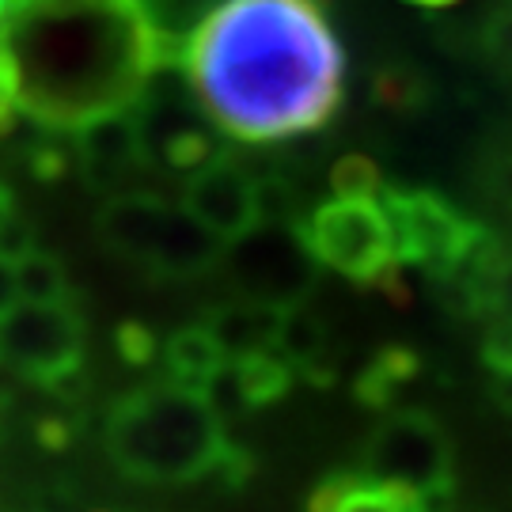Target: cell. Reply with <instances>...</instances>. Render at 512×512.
Instances as JSON below:
<instances>
[{"label": "cell", "instance_id": "e0dca14e", "mask_svg": "<svg viewBox=\"0 0 512 512\" xmlns=\"http://www.w3.org/2000/svg\"><path fill=\"white\" fill-rule=\"evenodd\" d=\"M118 349H122V357H126L129 365H148L160 346H156V338L148 334V327H141V323H126V327L118 330Z\"/></svg>", "mask_w": 512, "mask_h": 512}, {"label": "cell", "instance_id": "5bb4252c", "mask_svg": "<svg viewBox=\"0 0 512 512\" xmlns=\"http://www.w3.org/2000/svg\"><path fill=\"white\" fill-rule=\"evenodd\" d=\"M164 365L171 384L190 387V391H205L220 376V368L228 365L224 349L217 346V338L209 334L205 323L198 327L175 330L164 342Z\"/></svg>", "mask_w": 512, "mask_h": 512}, {"label": "cell", "instance_id": "52a82bcc", "mask_svg": "<svg viewBox=\"0 0 512 512\" xmlns=\"http://www.w3.org/2000/svg\"><path fill=\"white\" fill-rule=\"evenodd\" d=\"M232 266H236L239 289L247 300H262L274 308H296L300 296L311 289L319 262L311 258L296 228L258 224L247 239L232 243Z\"/></svg>", "mask_w": 512, "mask_h": 512}, {"label": "cell", "instance_id": "277c9868", "mask_svg": "<svg viewBox=\"0 0 512 512\" xmlns=\"http://www.w3.org/2000/svg\"><path fill=\"white\" fill-rule=\"evenodd\" d=\"M95 224L110 251L141 262L160 277L209 274L228 251L183 205H171L156 194H114L99 209Z\"/></svg>", "mask_w": 512, "mask_h": 512}, {"label": "cell", "instance_id": "4fadbf2b", "mask_svg": "<svg viewBox=\"0 0 512 512\" xmlns=\"http://www.w3.org/2000/svg\"><path fill=\"white\" fill-rule=\"evenodd\" d=\"M308 512H425L421 497L368 475H334L311 494Z\"/></svg>", "mask_w": 512, "mask_h": 512}, {"label": "cell", "instance_id": "6da1fadb", "mask_svg": "<svg viewBox=\"0 0 512 512\" xmlns=\"http://www.w3.org/2000/svg\"><path fill=\"white\" fill-rule=\"evenodd\" d=\"M190 92L236 141L327 126L346 57L319 0H220L183 46Z\"/></svg>", "mask_w": 512, "mask_h": 512}, {"label": "cell", "instance_id": "d6986e66", "mask_svg": "<svg viewBox=\"0 0 512 512\" xmlns=\"http://www.w3.org/2000/svg\"><path fill=\"white\" fill-rule=\"evenodd\" d=\"M12 217H16V213H12V194H8V186L0 183V232L8 228V220Z\"/></svg>", "mask_w": 512, "mask_h": 512}, {"label": "cell", "instance_id": "9c48e42d", "mask_svg": "<svg viewBox=\"0 0 512 512\" xmlns=\"http://www.w3.org/2000/svg\"><path fill=\"white\" fill-rule=\"evenodd\" d=\"M391 236H395V255L403 262H421L433 270H452L459 258L471 251L475 228L459 217L448 202L433 194H410V190H384L380 194Z\"/></svg>", "mask_w": 512, "mask_h": 512}, {"label": "cell", "instance_id": "ac0fdd59", "mask_svg": "<svg viewBox=\"0 0 512 512\" xmlns=\"http://www.w3.org/2000/svg\"><path fill=\"white\" fill-rule=\"evenodd\" d=\"M19 308V285H16V262L0 258V323Z\"/></svg>", "mask_w": 512, "mask_h": 512}, {"label": "cell", "instance_id": "9a60e30c", "mask_svg": "<svg viewBox=\"0 0 512 512\" xmlns=\"http://www.w3.org/2000/svg\"><path fill=\"white\" fill-rule=\"evenodd\" d=\"M19 304H69V274L61 258L46 251H31L16 262Z\"/></svg>", "mask_w": 512, "mask_h": 512}, {"label": "cell", "instance_id": "7c38bea8", "mask_svg": "<svg viewBox=\"0 0 512 512\" xmlns=\"http://www.w3.org/2000/svg\"><path fill=\"white\" fill-rule=\"evenodd\" d=\"M285 311L274 304H262V300H236V304H224L217 308L205 327L217 338V346L224 349L228 361H247V357H262V353H277V338H281V323H285Z\"/></svg>", "mask_w": 512, "mask_h": 512}, {"label": "cell", "instance_id": "30bf717a", "mask_svg": "<svg viewBox=\"0 0 512 512\" xmlns=\"http://www.w3.org/2000/svg\"><path fill=\"white\" fill-rule=\"evenodd\" d=\"M183 209L224 247L247 239L262 224L258 179L232 156H213L186 179Z\"/></svg>", "mask_w": 512, "mask_h": 512}, {"label": "cell", "instance_id": "8fae6325", "mask_svg": "<svg viewBox=\"0 0 512 512\" xmlns=\"http://www.w3.org/2000/svg\"><path fill=\"white\" fill-rule=\"evenodd\" d=\"M76 164L84 167V175L99 186H118L133 171L148 164L145 141L133 110L126 114H107L92 126L76 129Z\"/></svg>", "mask_w": 512, "mask_h": 512}, {"label": "cell", "instance_id": "7a4b0ae2", "mask_svg": "<svg viewBox=\"0 0 512 512\" xmlns=\"http://www.w3.org/2000/svg\"><path fill=\"white\" fill-rule=\"evenodd\" d=\"M164 65L141 0H16L0 27V133L19 118L76 133L126 114Z\"/></svg>", "mask_w": 512, "mask_h": 512}, {"label": "cell", "instance_id": "44dd1931", "mask_svg": "<svg viewBox=\"0 0 512 512\" xmlns=\"http://www.w3.org/2000/svg\"><path fill=\"white\" fill-rule=\"evenodd\" d=\"M421 4H444V0H421Z\"/></svg>", "mask_w": 512, "mask_h": 512}, {"label": "cell", "instance_id": "ffe728a7", "mask_svg": "<svg viewBox=\"0 0 512 512\" xmlns=\"http://www.w3.org/2000/svg\"><path fill=\"white\" fill-rule=\"evenodd\" d=\"M12 4H16V0H0V27H4V19L12 12Z\"/></svg>", "mask_w": 512, "mask_h": 512}, {"label": "cell", "instance_id": "5b68a950", "mask_svg": "<svg viewBox=\"0 0 512 512\" xmlns=\"http://www.w3.org/2000/svg\"><path fill=\"white\" fill-rule=\"evenodd\" d=\"M319 266L353 281H380L395 266V236L380 198H330L296 224Z\"/></svg>", "mask_w": 512, "mask_h": 512}, {"label": "cell", "instance_id": "2e32d148", "mask_svg": "<svg viewBox=\"0 0 512 512\" xmlns=\"http://www.w3.org/2000/svg\"><path fill=\"white\" fill-rule=\"evenodd\" d=\"M330 186H334V198H380L384 183H380V171L365 156H346L338 160L330 171Z\"/></svg>", "mask_w": 512, "mask_h": 512}, {"label": "cell", "instance_id": "8992f818", "mask_svg": "<svg viewBox=\"0 0 512 512\" xmlns=\"http://www.w3.org/2000/svg\"><path fill=\"white\" fill-rule=\"evenodd\" d=\"M84 323L73 304H19L0 323V365L35 384H61L80 372Z\"/></svg>", "mask_w": 512, "mask_h": 512}, {"label": "cell", "instance_id": "3957f363", "mask_svg": "<svg viewBox=\"0 0 512 512\" xmlns=\"http://www.w3.org/2000/svg\"><path fill=\"white\" fill-rule=\"evenodd\" d=\"M232 440L202 391L152 384L110 410L107 452L137 482H190L217 471Z\"/></svg>", "mask_w": 512, "mask_h": 512}, {"label": "cell", "instance_id": "ba28073f", "mask_svg": "<svg viewBox=\"0 0 512 512\" xmlns=\"http://www.w3.org/2000/svg\"><path fill=\"white\" fill-rule=\"evenodd\" d=\"M368 478L399 486L425 501L444 494L448 486V444L433 421L403 414L391 418L368 444Z\"/></svg>", "mask_w": 512, "mask_h": 512}]
</instances>
